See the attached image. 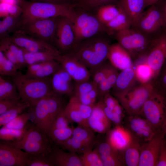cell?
Wrapping results in <instances>:
<instances>
[{"label":"cell","instance_id":"obj_1","mask_svg":"<svg viewBox=\"0 0 166 166\" xmlns=\"http://www.w3.org/2000/svg\"><path fill=\"white\" fill-rule=\"evenodd\" d=\"M20 26L31 21L41 19L64 17L73 22L76 12L75 5L70 3L58 4L20 0Z\"/></svg>","mask_w":166,"mask_h":166},{"label":"cell","instance_id":"obj_2","mask_svg":"<svg viewBox=\"0 0 166 166\" xmlns=\"http://www.w3.org/2000/svg\"><path fill=\"white\" fill-rule=\"evenodd\" d=\"M110 45L107 39L97 34L81 42L69 52L93 73L105 62Z\"/></svg>","mask_w":166,"mask_h":166},{"label":"cell","instance_id":"obj_3","mask_svg":"<svg viewBox=\"0 0 166 166\" xmlns=\"http://www.w3.org/2000/svg\"><path fill=\"white\" fill-rule=\"evenodd\" d=\"M63 104L62 95L53 92L38 100L29 108L33 123L47 134Z\"/></svg>","mask_w":166,"mask_h":166},{"label":"cell","instance_id":"obj_4","mask_svg":"<svg viewBox=\"0 0 166 166\" xmlns=\"http://www.w3.org/2000/svg\"><path fill=\"white\" fill-rule=\"evenodd\" d=\"M22 102L30 106L52 93L50 78H39L27 76L20 71L12 77Z\"/></svg>","mask_w":166,"mask_h":166},{"label":"cell","instance_id":"obj_5","mask_svg":"<svg viewBox=\"0 0 166 166\" xmlns=\"http://www.w3.org/2000/svg\"><path fill=\"white\" fill-rule=\"evenodd\" d=\"M2 141L31 154L47 155L51 151L53 146L48 135L33 123L20 140L14 141Z\"/></svg>","mask_w":166,"mask_h":166},{"label":"cell","instance_id":"obj_6","mask_svg":"<svg viewBox=\"0 0 166 166\" xmlns=\"http://www.w3.org/2000/svg\"><path fill=\"white\" fill-rule=\"evenodd\" d=\"M153 38L131 28L116 34L118 43L128 52L132 60L145 56Z\"/></svg>","mask_w":166,"mask_h":166},{"label":"cell","instance_id":"obj_7","mask_svg":"<svg viewBox=\"0 0 166 166\" xmlns=\"http://www.w3.org/2000/svg\"><path fill=\"white\" fill-rule=\"evenodd\" d=\"M153 90L152 81L144 84L139 83L115 98L128 115H139Z\"/></svg>","mask_w":166,"mask_h":166},{"label":"cell","instance_id":"obj_8","mask_svg":"<svg viewBox=\"0 0 166 166\" xmlns=\"http://www.w3.org/2000/svg\"><path fill=\"white\" fill-rule=\"evenodd\" d=\"M146 119L157 131L162 130L166 118V97L154 90L139 114Z\"/></svg>","mask_w":166,"mask_h":166},{"label":"cell","instance_id":"obj_9","mask_svg":"<svg viewBox=\"0 0 166 166\" xmlns=\"http://www.w3.org/2000/svg\"><path fill=\"white\" fill-rule=\"evenodd\" d=\"M73 22L75 36L74 47L86 39L106 31L105 26L100 22L96 15L87 12L76 13Z\"/></svg>","mask_w":166,"mask_h":166},{"label":"cell","instance_id":"obj_10","mask_svg":"<svg viewBox=\"0 0 166 166\" xmlns=\"http://www.w3.org/2000/svg\"><path fill=\"white\" fill-rule=\"evenodd\" d=\"M142 33L153 38L164 29L162 14L159 7L154 4L141 14L132 26Z\"/></svg>","mask_w":166,"mask_h":166},{"label":"cell","instance_id":"obj_11","mask_svg":"<svg viewBox=\"0 0 166 166\" xmlns=\"http://www.w3.org/2000/svg\"><path fill=\"white\" fill-rule=\"evenodd\" d=\"M57 18L33 20L22 25L18 30L25 34L50 43L54 39Z\"/></svg>","mask_w":166,"mask_h":166},{"label":"cell","instance_id":"obj_12","mask_svg":"<svg viewBox=\"0 0 166 166\" xmlns=\"http://www.w3.org/2000/svg\"><path fill=\"white\" fill-rule=\"evenodd\" d=\"M145 57L144 62L153 71L154 79L166 60V32L153 38Z\"/></svg>","mask_w":166,"mask_h":166},{"label":"cell","instance_id":"obj_13","mask_svg":"<svg viewBox=\"0 0 166 166\" xmlns=\"http://www.w3.org/2000/svg\"><path fill=\"white\" fill-rule=\"evenodd\" d=\"M54 39L58 48L63 51H70L73 48L75 36L70 19L64 17H58Z\"/></svg>","mask_w":166,"mask_h":166},{"label":"cell","instance_id":"obj_14","mask_svg":"<svg viewBox=\"0 0 166 166\" xmlns=\"http://www.w3.org/2000/svg\"><path fill=\"white\" fill-rule=\"evenodd\" d=\"M165 136L162 129L141 145L138 166H156L162 141Z\"/></svg>","mask_w":166,"mask_h":166},{"label":"cell","instance_id":"obj_15","mask_svg":"<svg viewBox=\"0 0 166 166\" xmlns=\"http://www.w3.org/2000/svg\"><path fill=\"white\" fill-rule=\"evenodd\" d=\"M57 61L75 82L89 80L91 73L89 69L70 52L61 54Z\"/></svg>","mask_w":166,"mask_h":166},{"label":"cell","instance_id":"obj_16","mask_svg":"<svg viewBox=\"0 0 166 166\" xmlns=\"http://www.w3.org/2000/svg\"><path fill=\"white\" fill-rule=\"evenodd\" d=\"M93 107L82 103L72 95L64 108V111L70 123H75L79 125L89 127L88 121Z\"/></svg>","mask_w":166,"mask_h":166},{"label":"cell","instance_id":"obj_17","mask_svg":"<svg viewBox=\"0 0 166 166\" xmlns=\"http://www.w3.org/2000/svg\"><path fill=\"white\" fill-rule=\"evenodd\" d=\"M70 123L63 109L52 124L47 135L55 144H62L72 136L73 128L69 126Z\"/></svg>","mask_w":166,"mask_h":166},{"label":"cell","instance_id":"obj_18","mask_svg":"<svg viewBox=\"0 0 166 166\" xmlns=\"http://www.w3.org/2000/svg\"><path fill=\"white\" fill-rule=\"evenodd\" d=\"M5 38L19 47L30 52L59 51L50 43L20 32H16L12 36Z\"/></svg>","mask_w":166,"mask_h":166},{"label":"cell","instance_id":"obj_19","mask_svg":"<svg viewBox=\"0 0 166 166\" xmlns=\"http://www.w3.org/2000/svg\"><path fill=\"white\" fill-rule=\"evenodd\" d=\"M126 128L132 134L144 142L152 139L157 131L145 118L139 115H128Z\"/></svg>","mask_w":166,"mask_h":166},{"label":"cell","instance_id":"obj_20","mask_svg":"<svg viewBox=\"0 0 166 166\" xmlns=\"http://www.w3.org/2000/svg\"><path fill=\"white\" fill-rule=\"evenodd\" d=\"M29 153L1 140L0 166H26Z\"/></svg>","mask_w":166,"mask_h":166},{"label":"cell","instance_id":"obj_21","mask_svg":"<svg viewBox=\"0 0 166 166\" xmlns=\"http://www.w3.org/2000/svg\"><path fill=\"white\" fill-rule=\"evenodd\" d=\"M73 95L82 103L93 106L98 96L97 86L89 80L75 82Z\"/></svg>","mask_w":166,"mask_h":166},{"label":"cell","instance_id":"obj_22","mask_svg":"<svg viewBox=\"0 0 166 166\" xmlns=\"http://www.w3.org/2000/svg\"><path fill=\"white\" fill-rule=\"evenodd\" d=\"M50 80L54 93L61 95H73L74 85L72 82L73 80L61 65L51 76Z\"/></svg>","mask_w":166,"mask_h":166},{"label":"cell","instance_id":"obj_23","mask_svg":"<svg viewBox=\"0 0 166 166\" xmlns=\"http://www.w3.org/2000/svg\"><path fill=\"white\" fill-rule=\"evenodd\" d=\"M112 122L106 116L100 100L93 105L88 125L94 132L103 134L110 130Z\"/></svg>","mask_w":166,"mask_h":166},{"label":"cell","instance_id":"obj_24","mask_svg":"<svg viewBox=\"0 0 166 166\" xmlns=\"http://www.w3.org/2000/svg\"><path fill=\"white\" fill-rule=\"evenodd\" d=\"M108 59L113 66L121 70L134 66L132 59L129 53L118 43L111 45Z\"/></svg>","mask_w":166,"mask_h":166},{"label":"cell","instance_id":"obj_25","mask_svg":"<svg viewBox=\"0 0 166 166\" xmlns=\"http://www.w3.org/2000/svg\"><path fill=\"white\" fill-rule=\"evenodd\" d=\"M47 156L54 166H83L81 157L77 153L66 152L55 146Z\"/></svg>","mask_w":166,"mask_h":166},{"label":"cell","instance_id":"obj_26","mask_svg":"<svg viewBox=\"0 0 166 166\" xmlns=\"http://www.w3.org/2000/svg\"><path fill=\"white\" fill-rule=\"evenodd\" d=\"M95 149L98 153L103 166L125 165L120 152L107 141L99 143Z\"/></svg>","mask_w":166,"mask_h":166},{"label":"cell","instance_id":"obj_27","mask_svg":"<svg viewBox=\"0 0 166 166\" xmlns=\"http://www.w3.org/2000/svg\"><path fill=\"white\" fill-rule=\"evenodd\" d=\"M138 83L133 67L126 69L121 70L119 73L115 83L111 89L112 93L116 97L124 93Z\"/></svg>","mask_w":166,"mask_h":166},{"label":"cell","instance_id":"obj_28","mask_svg":"<svg viewBox=\"0 0 166 166\" xmlns=\"http://www.w3.org/2000/svg\"><path fill=\"white\" fill-rule=\"evenodd\" d=\"M108 132L107 141L120 152L127 147L132 137V133L126 128L121 125L116 126Z\"/></svg>","mask_w":166,"mask_h":166},{"label":"cell","instance_id":"obj_29","mask_svg":"<svg viewBox=\"0 0 166 166\" xmlns=\"http://www.w3.org/2000/svg\"><path fill=\"white\" fill-rule=\"evenodd\" d=\"M116 4L131 19L132 26L146 7L145 0H118Z\"/></svg>","mask_w":166,"mask_h":166},{"label":"cell","instance_id":"obj_30","mask_svg":"<svg viewBox=\"0 0 166 166\" xmlns=\"http://www.w3.org/2000/svg\"><path fill=\"white\" fill-rule=\"evenodd\" d=\"M140 146L139 140L132 135L129 144L123 151L120 152L125 165L138 166Z\"/></svg>","mask_w":166,"mask_h":166},{"label":"cell","instance_id":"obj_31","mask_svg":"<svg viewBox=\"0 0 166 166\" xmlns=\"http://www.w3.org/2000/svg\"><path fill=\"white\" fill-rule=\"evenodd\" d=\"M22 49L25 60L27 65L53 60L57 61L61 55L60 51H43L32 52Z\"/></svg>","mask_w":166,"mask_h":166},{"label":"cell","instance_id":"obj_32","mask_svg":"<svg viewBox=\"0 0 166 166\" xmlns=\"http://www.w3.org/2000/svg\"><path fill=\"white\" fill-rule=\"evenodd\" d=\"M94 131L89 127L78 125L73 128L72 136L80 141L89 149H92L96 138Z\"/></svg>","mask_w":166,"mask_h":166},{"label":"cell","instance_id":"obj_33","mask_svg":"<svg viewBox=\"0 0 166 166\" xmlns=\"http://www.w3.org/2000/svg\"><path fill=\"white\" fill-rule=\"evenodd\" d=\"M132 25L131 19L121 9V12L117 16L104 26L107 31L117 32L130 28Z\"/></svg>","mask_w":166,"mask_h":166},{"label":"cell","instance_id":"obj_34","mask_svg":"<svg viewBox=\"0 0 166 166\" xmlns=\"http://www.w3.org/2000/svg\"><path fill=\"white\" fill-rule=\"evenodd\" d=\"M97 10L96 17L105 25L117 16L121 9L117 4H111L102 6Z\"/></svg>","mask_w":166,"mask_h":166},{"label":"cell","instance_id":"obj_35","mask_svg":"<svg viewBox=\"0 0 166 166\" xmlns=\"http://www.w3.org/2000/svg\"><path fill=\"white\" fill-rule=\"evenodd\" d=\"M19 16L8 15L0 21L1 39L8 36L10 33L18 30L20 27Z\"/></svg>","mask_w":166,"mask_h":166},{"label":"cell","instance_id":"obj_36","mask_svg":"<svg viewBox=\"0 0 166 166\" xmlns=\"http://www.w3.org/2000/svg\"><path fill=\"white\" fill-rule=\"evenodd\" d=\"M20 99L18 92L13 82L0 76V100Z\"/></svg>","mask_w":166,"mask_h":166},{"label":"cell","instance_id":"obj_37","mask_svg":"<svg viewBox=\"0 0 166 166\" xmlns=\"http://www.w3.org/2000/svg\"><path fill=\"white\" fill-rule=\"evenodd\" d=\"M133 68L136 79L139 83L146 84L154 79L153 71L145 62L138 64L135 67L133 66Z\"/></svg>","mask_w":166,"mask_h":166},{"label":"cell","instance_id":"obj_38","mask_svg":"<svg viewBox=\"0 0 166 166\" xmlns=\"http://www.w3.org/2000/svg\"><path fill=\"white\" fill-rule=\"evenodd\" d=\"M119 73L118 69L113 67L107 77L97 85L98 96L101 98L110 93L115 83Z\"/></svg>","mask_w":166,"mask_h":166},{"label":"cell","instance_id":"obj_39","mask_svg":"<svg viewBox=\"0 0 166 166\" xmlns=\"http://www.w3.org/2000/svg\"><path fill=\"white\" fill-rule=\"evenodd\" d=\"M32 124L29 122L24 128L21 129H9L2 127L0 129V140L7 141H14L20 140Z\"/></svg>","mask_w":166,"mask_h":166},{"label":"cell","instance_id":"obj_40","mask_svg":"<svg viewBox=\"0 0 166 166\" xmlns=\"http://www.w3.org/2000/svg\"><path fill=\"white\" fill-rule=\"evenodd\" d=\"M30 105L22 102L6 112L0 115V126H3L19 114L23 113Z\"/></svg>","mask_w":166,"mask_h":166},{"label":"cell","instance_id":"obj_41","mask_svg":"<svg viewBox=\"0 0 166 166\" xmlns=\"http://www.w3.org/2000/svg\"><path fill=\"white\" fill-rule=\"evenodd\" d=\"M61 66L60 64L56 60L46 61L38 70L29 77L39 78L49 77L52 76Z\"/></svg>","mask_w":166,"mask_h":166},{"label":"cell","instance_id":"obj_42","mask_svg":"<svg viewBox=\"0 0 166 166\" xmlns=\"http://www.w3.org/2000/svg\"><path fill=\"white\" fill-rule=\"evenodd\" d=\"M0 45L8 48L15 56L19 69L27 65L24 57L23 49L8 40L6 38L1 39Z\"/></svg>","mask_w":166,"mask_h":166},{"label":"cell","instance_id":"obj_43","mask_svg":"<svg viewBox=\"0 0 166 166\" xmlns=\"http://www.w3.org/2000/svg\"><path fill=\"white\" fill-rule=\"evenodd\" d=\"M17 67L5 56L0 50V74L1 76L12 77L18 72Z\"/></svg>","mask_w":166,"mask_h":166},{"label":"cell","instance_id":"obj_44","mask_svg":"<svg viewBox=\"0 0 166 166\" xmlns=\"http://www.w3.org/2000/svg\"><path fill=\"white\" fill-rule=\"evenodd\" d=\"M152 83L154 89L166 97V60Z\"/></svg>","mask_w":166,"mask_h":166},{"label":"cell","instance_id":"obj_45","mask_svg":"<svg viewBox=\"0 0 166 166\" xmlns=\"http://www.w3.org/2000/svg\"><path fill=\"white\" fill-rule=\"evenodd\" d=\"M31 117L30 112H23L2 127L9 129H21L26 126Z\"/></svg>","mask_w":166,"mask_h":166},{"label":"cell","instance_id":"obj_46","mask_svg":"<svg viewBox=\"0 0 166 166\" xmlns=\"http://www.w3.org/2000/svg\"><path fill=\"white\" fill-rule=\"evenodd\" d=\"M81 157L83 166H103L100 157L94 149L88 150Z\"/></svg>","mask_w":166,"mask_h":166},{"label":"cell","instance_id":"obj_47","mask_svg":"<svg viewBox=\"0 0 166 166\" xmlns=\"http://www.w3.org/2000/svg\"><path fill=\"white\" fill-rule=\"evenodd\" d=\"M69 152L83 153L89 149L80 141L72 136L61 146Z\"/></svg>","mask_w":166,"mask_h":166},{"label":"cell","instance_id":"obj_48","mask_svg":"<svg viewBox=\"0 0 166 166\" xmlns=\"http://www.w3.org/2000/svg\"><path fill=\"white\" fill-rule=\"evenodd\" d=\"M118 0H79L76 5L83 9L90 10L97 9L100 7L109 4H113Z\"/></svg>","mask_w":166,"mask_h":166},{"label":"cell","instance_id":"obj_49","mask_svg":"<svg viewBox=\"0 0 166 166\" xmlns=\"http://www.w3.org/2000/svg\"><path fill=\"white\" fill-rule=\"evenodd\" d=\"M109 63H105L96 69L93 73V81L97 85L107 77L113 67Z\"/></svg>","mask_w":166,"mask_h":166},{"label":"cell","instance_id":"obj_50","mask_svg":"<svg viewBox=\"0 0 166 166\" xmlns=\"http://www.w3.org/2000/svg\"><path fill=\"white\" fill-rule=\"evenodd\" d=\"M26 166H54L47 155L29 153Z\"/></svg>","mask_w":166,"mask_h":166},{"label":"cell","instance_id":"obj_51","mask_svg":"<svg viewBox=\"0 0 166 166\" xmlns=\"http://www.w3.org/2000/svg\"><path fill=\"white\" fill-rule=\"evenodd\" d=\"M21 102V100L19 99L0 100V115L12 108Z\"/></svg>","mask_w":166,"mask_h":166},{"label":"cell","instance_id":"obj_52","mask_svg":"<svg viewBox=\"0 0 166 166\" xmlns=\"http://www.w3.org/2000/svg\"><path fill=\"white\" fill-rule=\"evenodd\" d=\"M165 136L162 141L156 166H166V139Z\"/></svg>","mask_w":166,"mask_h":166},{"label":"cell","instance_id":"obj_53","mask_svg":"<svg viewBox=\"0 0 166 166\" xmlns=\"http://www.w3.org/2000/svg\"><path fill=\"white\" fill-rule=\"evenodd\" d=\"M101 99L106 107L112 110H113L114 106L118 102L117 98L111 95L110 93L105 94Z\"/></svg>","mask_w":166,"mask_h":166},{"label":"cell","instance_id":"obj_54","mask_svg":"<svg viewBox=\"0 0 166 166\" xmlns=\"http://www.w3.org/2000/svg\"><path fill=\"white\" fill-rule=\"evenodd\" d=\"M45 62L37 63L28 65L27 71L25 74L27 76L30 77L38 70L44 65Z\"/></svg>","mask_w":166,"mask_h":166},{"label":"cell","instance_id":"obj_55","mask_svg":"<svg viewBox=\"0 0 166 166\" xmlns=\"http://www.w3.org/2000/svg\"><path fill=\"white\" fill-rule=\"evenodd\" d=\"M30 1L58 4L70 3L69 0H31Z\"/></svg>","mask_w":166,"mask_h":166},{"label":"cell","instance_id":"obj_56","mask_svg":"<svg viewBox=\"0 0 166 166\" xmlns=\"http://www.w3.org/2000/svg\"><path fill=\"white\" fill-rule=\"evenodd\" d=\"M113 111L116 113L124 117V110L119 101L114 106Z\"/></svg>","mask_w":166,"mask_h":166},{"label":"cell","instance_id":"obj_57","mask_svg":"<svg viewBox=\"0 0 166 166\" xmlns=\"http://www.w3.org/2000/svg\"><path fill=\"white\" fill-rule=\"evenodd\" d=\"M158 7L160 9L162 14L164 23V29L166 30V1L160 7Z\"/></svg>","mask_w":166,"mask_h":166},{"label":"cell","instance_id":"obj_58","mask_svg":"<svg viewBox=\"0 0 166 166\" xmlns=\"http://www.w3.org/2000/svg\"><path fill=\"white\" fill-rule=\"evenodd\" d=\"M160 0H145L146 7L156 4Z\"/></svg>","mask_w":166,"mask_h":166},{"label":"cell","instance_id":"obj_59","mask_svg":"<svg viewBox=\"0 0 166 166\" xmlns=\"http://www.w3.org/2000/svg\"><path fill=\"white\" fill-rule=\"evenodd\" d=\"M162 129L164 131L165 136H166V118L163 124Z\"/></svg>","mask_w":166,"mask_h":166},{"label":"cell","instance_id":"obj_60","mask_svg":"<svg viewBox=\"0 0 166 166\" xmlns=\"http://www.w3.org/2000/svg\"></svg>","mask_w":166,"mask_h":166}]
</instances>
